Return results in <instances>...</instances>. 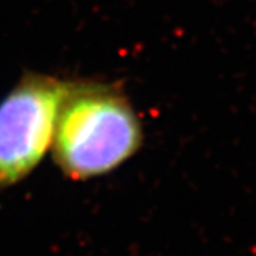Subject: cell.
Listing matches in <instances>:
<instances>
[{
	"instance_id": "6da1fadb",
	"label": "cell",
	"mask_w": 256,
	"mask_h": 256,
	"mask_svg": "<svg viewBox=\"0 0 256 256\" xmlns=\"http://www.w3.org/2000/svg\"><path fill=\"white\" fill-rule=\"evenodd\" d=\"M142 127L118 84L68 82L53 137V156L74 181L108 174L137 154Z\"/></svg>"
},
{
	"instance_id": "7a4b0ae2",
	"label": "cell",
	"mask_w": 256,
	"mask_h": 256,
	"mask_svg": "<svg viewBox=\"0 0 256 256\" xmlns=\"http://www.w3.org/2000/svg\"><path fill=\"white\" fill-rule=\"evenodd\" d=\"M67 84L28 72L0 101V190L20 182L46 156Z\"/></svg>"
}]
</instances>
